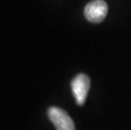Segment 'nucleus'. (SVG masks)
<instances>
[{"label":"nucleus","instance_id":"obj_2","mask_svg":"<svg viewBox=\"0 0 131 130\" xmlns=\"http://www.w3.org/2000/svg\"><path fill=\"white\" fill-rule=\"evenodd\" d=\"M107 4L104 0H94L86 5L84 14L87 20L93 23H99L107 16Z\"/></svg>","mask_w":131,"mask_h":130},{"label":"nucleus","instance_id":"obj_3","mask_svg":"<svg viewBox=\"0 0 131 130\" xmlns=\"http://www.w3.org/2000/svg\"><path fill=\"white\" fill-rule=\"evenodd\" d=\"M71 88L77 104L83 105L86 100L90 89V79L84 74H78L72 80Z\"/></svg>","mask_w":131,"mask_h":130},{"label":"nucleus","instance_id":"obj_1","mask_svg":"<svg viewBox=\"0 0 131 130\" xmlns=\"http://www.w3.org/2000/svg\"><path fill=\"white\" fill-rule=\"evenodd\" d=\"M48 117L57 130H75L73 120L64 110L57 107L48 109Z\"/></svg>","mask_w":131,"mask_h":130}]
</instances>
